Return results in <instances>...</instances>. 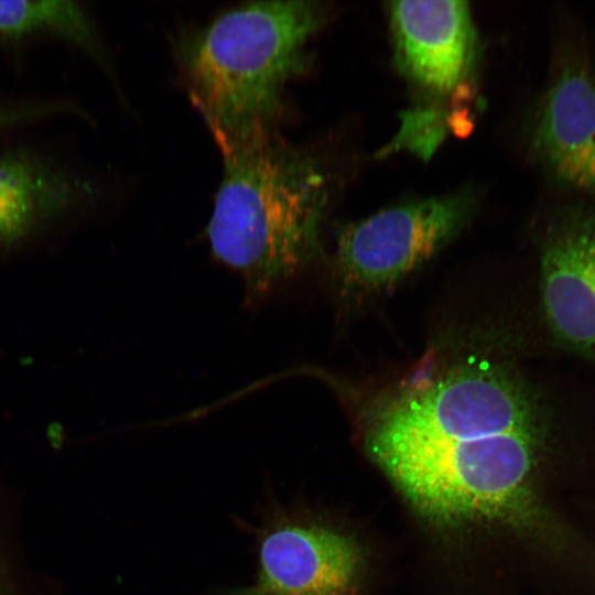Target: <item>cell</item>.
<instances>
[{"label": "cell", "instance_id": "cell-1", "mask_svg": "<svg viewBox=\"0 0 595 595\" xmlns=\"http://www.w3.org/2000/svg\"><path fill=\"white\" fill-rule=\"evenodd\" d=\"M221 178L206 236L213 256L259 300L321 251L329 182L321 161L278 131L213 136Z\"/></svg>", "mask_w": 595, "mask_h": 595}, {"label": "cell", "instance_id": "cell-2", "mask_svg": "<svg viewBox=\"0 0 595 595\" xmlns=\"http://www.w3.org/2000/svg\"><path fill=\"white\" fill-rule=\"evenodd\" d=\"M325 18L316 1H250L177 33L178 69L212 136L278 131L286 87L306 71Z\"/></svg>", "mask_w": 595, "mask_h": 595}, {"label": "cell", "instance_id": "cell-3", "mask_svg": "<svg viewBox=\"0 0 595 595\" xmlns=\"http://www.w3.org/2000/svg\"><path fill=\"white\" fill-rule=\"evenodd\" d=\"M474 195L459 191L380 210L338 234L335 266L345 291L388 289L431 258L469 220Z\"/></svg>", "mask_w": 595, "mask_h": 595}, {"label": "cell", "instance_id": "cell-4", "mask_svg": "<svg viewBox=\"0 0 595 595\" xmlns=\"http://www.w3.org/2000/svg\"><path fill=\"white\" fill-rule=\"evenodd\" d=\"M104 197L77 161L31 143L0 145V253L83 220Z\"/></svg>", "mask_w": 595, "mask_h": 595}, {"label": "cell", "instance_id": "cell-5", "mask_svg": "<svg viewBox=\"0 0 595 595\" xmlns=\"http://www.w3.org/2000/svg\"><path fill=\"white\" fill-rule=\"evenodd\" d=\"M539 275L552 344L595 365V212H567L549 225L540 245Z\"/></svg>", "mask_w": 595, "mask_h": 595}, {"label": "cell", "instance_id": "cell-6", "mask_svg": "<svg viewBox=\"0 0 595 595\" xmlns=\"http://www.w3.org/2000/svg\"><path fill=\"white\" fill-rule=\"evenodd\" d=\"M532 144L556 181L595 196V74L581 50L562 53L534 120Z\"/></svg>", "mask_w": 595, "mask_h": 595}, {"label": "cell", "instance_id": "cell-7", "mask_svg": "<svg viewBox=\"0 0 595 595\" xmlns=\"http://www.w3.org/2000/svg\"><path fill=\"white\" fill-rule=\"evenodd\" d=\"M389 14L400 69L434 94H448L468 76L475 32L465 1H393Z\"/></svg>", "mask_w": 595, "mask_h": 595}, {"label": "cell", "instance_id": "cell-8", "mask_svg": "<svg viewBox=\"0 0 595 595\" xmlns=\"http://www.w3.org/2000/svg\"><path fill=\"white\" fill-rule=\"evenodd\" d=\"M361 559L351 537L284 523L261 542L255 588L263 595H360Z\"/></svg>", "mask_w": 595, "mask_h": 595}, {"label": "cell", "instance_id": "cell-9", "mask_svg": "<svg viewBox=\"0 0 595 595\" xmlns=\"http://www.w3.org/2000/svg\"><path fill=\"white\" fill-rule=\"evenodd\" d=\"M0 37L7 41L48 37L65 42L89 56L115 80L106 44L94 18L71 0H0Z\"/></svg>", "mask_w": 595, "mask_h": 595}, {"label": "cell", "instance_id": "cell-10", "mask_svg": "<svg viewBox=\"0 0 595 595\" xmlns=\"http://www.w3.org/2000/svg\"><path fill=\"white\" fill-rule=\"evenodd\" d=\"M444 115L440 109L418 107L408 110L402 115L398 133L383 151L388 153L403 149L429 159L444 139Z\"/></svg>", "mask_w": 595, "mask_h": 595}, {"label": "cell", "instance_id": "cell-11", "mask_svg": "<svg viewBox=\"0 0 595 595\" xmlns=\"http://www.w3.org/2000/svg\"><path fill=\"white\" fill-rule=\"evenodd\" d=\"M0 595H22V592L13 584L0 581Z\"/></svg>", "mask_w": 595, "mask_h": 595}, {"label": "cell", "instance_id": "cell-12", "mask_svg": "<svg viewBox=\"0 0 595 595\" xmlns=\"http://www.w3.org/2000/svg\"><path fill=\"white\" fill-rule=\"evenodd\" d=\"M229 595H263V594L260 593L259 591H257L253 587V588H250V589H244V591L234 592V593H231Z\"/></svg>", "mask_w": 595, "mask_h": 595}]
</instances>
